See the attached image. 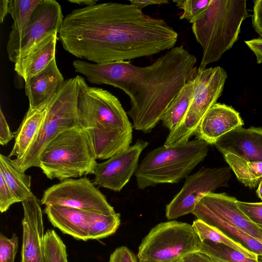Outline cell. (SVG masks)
<instances>
[{"label":"cell","instance_id":"30bf717a","mask_svg":"<svg viewBox=\"0 0 262 262\" xmlns=\"http://www.w3.org/2000/svg\"><path fill=\"white\" fill-rule=\"evenodd\" d=\"M45 206L59 205L105 214L116 213L105 196L87 177L68 179L49 187L40 201Z\"/></svg>","mask_w":262,"mask_h":262},{"label":"cell","instance_id":"83f0119b","mask_svg":"<svg viewBox=\"0 0 262 262\" xmlns=\"http://www.w3.org/2000/svg\"><path fill=\"white\" fill-rule=\"evenodd\" d=\"M90 239H100L114 234L120 223V214H105L89 211Z\"/></svg>","mask_w":262,"mask_h":262},{"label":"cell","instance_id":"e575fe53","mask_svg":"<svg viewBox=\"0 0 262 262\" xmlns=\"http://www.w3.org/2000/svg\"><path fill=\"white\" fill-rule=\"evenodd\" d=\"M108 262H137L135 254L125 246L116 248L111 254Z\"/></svg>","mask_w":262,"mask_h":262},{"label":"cell","instance_id":"e0dca14e","mask_svg":"<svg viewBox=\"0 0 262 262\" xmlns=\"http://www.w3.org/2000/svg\"><path fill=\"white\" fill-rule=\"evenodd\" d=\"M243 125L238 112L225 104L216 103L202 119L194 136L213 145L221 137Z\"/></svg>","mask_w":262,"mask_h":262},{"label":"cell","instance_id":"484cf974","mask_svg":"<svg viewBox=\"0 0 262 262\" xmlns=\"http://www.w3.org/2000/svg\"><path fill=\"white\" fill-rule=\"evenodd\" d=\"M223 155L241 183L249 188L259 184L262 180V162L249 161L229 153Z\"/></svg>","mask_w":262,"mask_h":262},{"label":"cell","instance_id":"836d02e7","mask_svg":"<svg viewBox=\"0 0 262 262\" xmlns=\"http://www.w3.org/2000/svg\"><path fill=\"white\" fill-rule=\"evenodd\" d=\"M19 201L6 183L4 177L0 173V211L6 212L13 204Z\"/></svg>","mask_w":262,"mask_h":262},{"label":"cell","instance_id":"52a82bcc","mask_svg":"<svg viewBox=\"0 0 262 262\" xmlns=\"http://www.w3.org/2000/svg\"><path fill=\"white\" fill-rule=\"evenodd\" d=\"M79 125L76 77L68 78L51 100L40 130L25 154L12 162L21 172L39 167V157L43 148L61 133Z\"/></svg>","mask_w":262,"mask_h":262},{"label":"cell","instance_id":"4fadbf2b","mask_svg":"<svg viewBox=\"0 0 262 262\" xmlns=\"http://www.w3.org/2000/svg\"><path fill=\"white\" fill-rule=\"evenodd\" d=\"M149 143L138 140L126 150L97 163L94 170V184L114 191H120L135 174L142 151Z\"/></svg>","mask_w":262,"mask_h":262},{"label":"cell","instance_id":"f1b7e54d","mask_svg":"<svg viewBox=\"0 0 262 262\" xmlns=\"http://www.w3.org/2000/svg\"><path fill=\"white\" fill-rule=\"evenodd\" d=\"M192 226L201 241L207 240L222 244L236 250L250 257L254 258H259V257L258 255L250 251L241 244L233 241L218 229L199 219H196L193 222Z\"/></svg>","mask_w":262,"mask_h":262},{"label":"cell","instance_id":"8fae6325","mask_svg":"<svg viewBox=\"0 0 262 262\" xmlns=\"http://www.w3.org/2000/svg\"><path fill=\"white\" fill-rule=\"evenodd\" d=\"M231 177L229 166L210 168L203 167L186 178L180 191L166 205L165 215L172 220L192 213L201 198L218 188L228 187Z\"/></svg>","mask_w":262,"mask_h":262},{"label":"cell","instance_id":"7402d4cb","mask_svg":"<svg viewBox=\"0 0 262 262\" xmlns=\"http://www.w3.org/2000/svg\"><path fill=\"white\" fill-rule=\"evenodd\" d=\"M41 0H10L9 14L13 23L9 35L7 52L9 60L14 58L22 33L28 23L36 7Z\"/></svg>","mask_w":262,"mask_h":262},{"label":"cell","instance_id":"7a4b0ae2","mask_svg":"<svg viewBox=\"0 0 262 262\" xmlns=\"http://www.w3.org/2000/svg\"><path fill=\"white\" fill-rule=\"evenodd\" d=\"M196 63L195 56L181 45L144 67L126 61L96 63L80 59L74 60L73 66L91 83L110 85L126 93L131 104L126 113L133 128L146 134L161 120L186 83L193 79Z\"/></svg>","mask_w":262,"mask_h":262},{"label":"cell","instance_id":"f546056e","mask_svg":"<svg viewBox=\"0 0 262 262\" xmlns=\"http://www.w3.org/2000/svg\"><path fill=\"white\" fill-rule=\"evenodd\" d=\"M46 262H68L66 246L54 230H48L44 236Z\"/></svg>","mask_w":262,"mask_h":262},{"label":"cell","instance_id":"9a60e30c","mask_svg":"<svg viewBox=\"0 0 262 262\" xmlns=\"http://www.w3.org/2000/svg\"><path fill=\"white\" fill-rule=\"evenodd\" d=\"M21 203L24 216L20 262H46L40 201L34 194Z\"/></svg>","mask_w":262,"mask_h":262},{"label":"cell","instance_id":"cb8c5ba5","mask_svg":"<svg viewBox=\"0 0 262 262\" xmlns=\"http://www.w3.org/2000/svg\"><path fill=\"white\" fill-rule=\"evenodd\" d=\"M199 219L215 228L250 251L262 256V242L241 229L216 216L205 213L193 214Z\"/></svg>","mask_w":262,"mask_h":262},{"label":"cell","instance_id":"8d00e7d4","mask_svg":"<svg viewBox=\"0 0 262 262\" xmlns=\"http://www.w3.org/2000/svg\"><path fill=\"white\" fill-rule=\"evenodd\" d=\"M13 136L11 132L2 108H0V144L5 145L9 142Z\"/></svg>","mask_w":262,"mask_h":262},{"label":"cell","instance_id":"ac0fdd59","mask_svg":"<svg viewBox=\"0 0 262 262\" xmlns=\"http://www.w3.org/2000/svg\"><path fill=\"white\" fill-rule=\"evenodd\" d=\"M64 81L55 58L41 71L25 82L29 108H36L52 99Z\"/></svg>","mask_w":262,"mask_h":262},{"label":"cell","instance_id":"7c38bea8","mask_svg":"<svg viewBox=\"0 0 262 262\" xmlns=\"http://www.w3.org/2000/svg\"><path fill=\"white\" fill-rule=\"evenodd\" d=\"M63 18L58 2L41 0L22 33L14 63L33 51L50 35L58 34Z\"/></svg>","mask_w":262,"mask_h":262},{"label":"cell","instance_id":"603a6c76","mask_svg":"<svg viewBox=\"0 0 262 262\" xmlns=\"http://www.w3.org/2000/svg\"><path fill=\"white\" fill-rule=\"evenodd\" d=\"M0 173L19 202L34 195L31 189V177L18 171L12 163V159L0 154Z\"/></svg>","mask_w":262,"mask_h":262},{"label":"cell","instance_id":"7bdbcfd3","mask_svg":"<svg viewBox=\"0 0 262 262\" xmlns=\"http://www.w3.org/2000/svg\"><path fill=\"white\" fill-rule=\"evenodd\" d=\"M256 193L258 196L262 201V180L260 181L258 184V186L256 190Z\"/></svg>","mask_w":262,"mask_h":262},{"label":"cell","instance_id":"b9f144b4","mask_svg":"<svg viewBox=\"0 0 262 262\" xmlns=\"http://www.w3.org/2000/svg\"><path fill=\"white\" fill-rule=\"evenodd\" d=\"M68 2L80 5H85V7H88L96 4L98 0H68Z\"/></svg>","mask_w":262,"mask_h":262},{"label":"cell","instance_id":"ab89813d","mask_svg":"<svg viewBox=\"0 0 262 262\" xmlns=\"http://www.w3.org/2000/svg\"><path fill=\"white\" fill-rule=\"evenodd\" d=\"M130 4L142 10L143 8L152 5H164L169 4L167 0H130Z\"/></svg>","mask_w":262,"mask_h":262},{"label":"cell","instance_id":"4316f807","mask_svg":"<svg viewBox=\"0 0 262 262\" xmlns=\"http://www.w3.org/2000/svg\"><path fill=\"white\" fill-rule=\"evenodd\" d=\"M198 251L217 262H262L260 256L251 258L228 246L207 240L201 241Z\"/></svg>","mask_w":262,"mask_h":262},{"label":"cell","instance_id":"d6986e66","mask_svg":"<svg viewBox=\"0 0 262 262\" xmlns=\"http://www.w3.org/2000/svg\"><path fill=\"white\" fill-rule=\"evenodd\" d=\"M43 212L52 225L78 240L90 239L89 211L59 205L46 206Z\"/></svg>","mask_w":262,"mask_h":262},{"label":"cell","instance_id":"9c48e42d","mask_svg":"<svg viewBox=\"0 0 262 262\" xmlns=\"http://www.w3.org/2000/svg\"><path fill=\"white\" fill-rule=\"evenodd\" d=\"M227 78L226 71L220 66L197 71L193 79V93L189 108L180 124L169 132L165 146L183 144L194 135L205 114L221 96Z\"/></svg>","mask_w":262,"mask_h":262},{"label":"cell","instance_id":"d6a6232c","mask_svg":"<svg viewBox=\"0 0 262 262\" xmlns=\"http://www.w3.org/2000/svg\"><path fill=\"white\" fill-rule=\"evenodd\" d=\"M237 205L253 223L262 229V202L249 203L237 200Z\"/></svg>","mask_w":262,"mask_h":262},{"label":"cell","instance_id":"44dd1931","mask_svg":"<svg viewBox=\"0 0 262 262\" xmlns=\"http://www.w3.org/2000/svg\"><path fill=\"white\" fill-rule=\"evenodd\" d=\"M58 34H54L14 64V71L26 82L44 69L55 58Z\"/></svg>","mask_w":262,"mask_h":262},{"label":"cell","instance_id":"d4e9b609","mask_svg":"<svg viewBox=\"0 0 262 262\" xmlns=\"http://www.w3.org/2000/svg\"><path fill=\"white\" fill-rule=\"evenodd\" d=\"M193 89L192 79L186 83L163 114L161 121L169 132L175 129L184 119L190 104Z\"/></svg>","mask_w":262,"mask_h":262},{"label":"cell","instance_id":"60d3db41","mask_svg":"<svg viewBox=\"0 0 262 262\" xmlns=\"http://www.w3.org/2000/svg\"><path fill=\"white\" fill-rule=\"evenodd\" d=\"M10 0L0 1V23L2 24L6 15L9 13Z\"/></svg>","mask_w":262,"mask_h":262},{"label":"cell","instance_id":"1f68e13d","mask_svg":"<svg viewBox=\"0 0 262 262\" xmlns=\"http://www.w3.org/2000/svg\"><path fill=\"white\" fill-rule=\"evenodd\" d=\"M18 248V238L15 233L8 238L0 233V262H14Z\"/></svg>","mask_w":262,"mask_h":262},{"label":"cell","instance_id":"4dcf8cb0","mask_svg":"<svg viewBox=\"0 0 262 262\" xmlns=\"http://www.w3.org/2000/svg\"><path fill=\"white\" fill-rule=\"evenodd\" d=\"M210 0H174L179 9L183 10L180 19H186L193 23L208 8Z\"/></svg>","mask_w":262,"mask_h":262},{"label":"cell","instance_id":"5b68a950","mask_svg":"<svg viewBox=\"0 0 262 262\" xmlns=\"http://www.w3.org/2000/svg\"><path fill=\"white\" fill-rule=\"evenodd\" d=\"M209 144L195 138L183 144L164 145L147 154L135 173L137 187L144 189L160 184L179 183L206 157Z\"/></svg>","mask_w":262,"mask_h":262},{"label":"cell","instance_id":"5bb4252c","mask_svg":"<svg viewBox=\"0 0 262 262\" xmlns=\"http://www.w3.org/2000/svg\"><path fill=\"white\" fill-rule=\"evenodd\" d=\"M235 198L225 193H208L203 195L192 212L216 216L262 242V229L253 223L239 208Z\"/></svg>","mask_w":262,"mask_h":262},{"label":"cell","instance_id":"ba28073f","mask_svg":"<svg viewBox=\"0 0 262 262\" xmlns=\"http://www.w3.org/2000/svg\"><path fill=\"white\" fill-rule=\"evenodd\" d=\"M201 240L192 225L177 221L154 227L140 244L139 262H177L198 251Z\"/></svg>","mask_w":262,"mask_h":262},{"label":"cell","instance_id":"2e32d148","mask_svg":"<svg viewBox=\"0 0 262 262\" xmlns=\"http://www.w3.org/2000/svg\"><path fill=\"white\" fill-rule=\"evenodd\" d=\"M213 145L223 155L229 153L249 161L262 162V128H237L221 137Z\"/></svg>","mask_w":262,"mask_h":262},{"label":"cell","instance_id":"6da1fadb","mask_svg":"<svg viewBox=\"0 0 262 262\" xmlns=\"http://www.w3.org/2000/svg\"><path fill=\"white\" fill-rule=\"evenodd\" d=\"M58 38L76 57L104 63L150 56L173 48L178 33L132 4L108 2L73 10Z\"/></svg>","mask_w":262,"mask_h":262},{"label":"cell","instance_id":"3957f363","mask_svg":"<svg viewBox=\"0 0 262 262\" xmlns=\"http://www.w3.org/2000/svg\"><path fill=\"white\" fill-rule=\"evenodd\" d=\"M79 126L88 133L96 159H108L126 150L133 124L118 99L107 90L89 86L76 77Z\"/></svg>","mask_w":262,"mask_h":262},{"label":"cell","instance_id":"d590c367","mask_svg":"<svg viewBox=\"0 0 262 262\" xmlns=\"http://www.w3.org/2000/svg\"><path fill=\"white\" fill-rule=\"evenodd\" d=\"M252 26L255 31L262 37V0L253 1Z\"/></svg>","mask_w":262,"mask_h":262},{"label":"cell","instance_id":"f35d334b","mask_svg":"<svg viewBox=\"0 0 262 262\" xmlns=\"http://www.w3.org/2000/svg\"><path fill=\"white\" fill-rule=\"evenodd\" d=\"M245 43L255 55L257 63H262V37L245 41Z\"/></svg>","mask_w":262,"mask_h":262},{"label":"cell","instance_id":"277c9868","mask_svg":"<svg viewBox=\"0 0 262 262\" xmlns=\"http://www.w3.org/2000/svg\"><path fill=\"white\" fill-rule=\"evenodd\" d=\"M249 16L246 0H210L207 9L192 25L203 49L198 72L219 60L237 40L243 21Z\"/></svg>","mask_w":262,"mask_h":262},{"label":"cell","instance_id":"8992f818","mask_svg":"<svg viewBox=\"0 0 262 262\" xmlns=\"http://www.w3.org/2000/svg\"><path fill=\"white\" fill-rule=\"evenodd\" d=\"M96 160L87 132L78 125L61 133L46 146L39 167L48 178L61 181L93 174Z\"/></svg>","mask_w":262,"mask_h":262},{"label":"cell","instance_id":"ffe728a7","mask_svg":"<svg viewBox=\"0 0 262 262\" xmlns=\"http://www.w3.org/2000/svg\"><path fill=\"white\" fill-rule=\"evenodd\" d=\"M51 99L36 108H28L14 133V146L8 156L10 158L13 157L16 159L20 158L33 144L44 122L48 106Z\"/></svg>","mask_w":262,"mask_h":262},{"label":"cell","instance_id":"74e56055","mask_svg":"<svg viewBox=\"0 0 262 262\" xmlns=\"http://www.w3.org/2000/svg\"><path fill=\"white\" fill-rule=\"evenodd\" d=\"M177 262H217L207 255L199 251L190 253Z\"/></svg>","mask_w":262,"mask_h":262}]
</instances>
